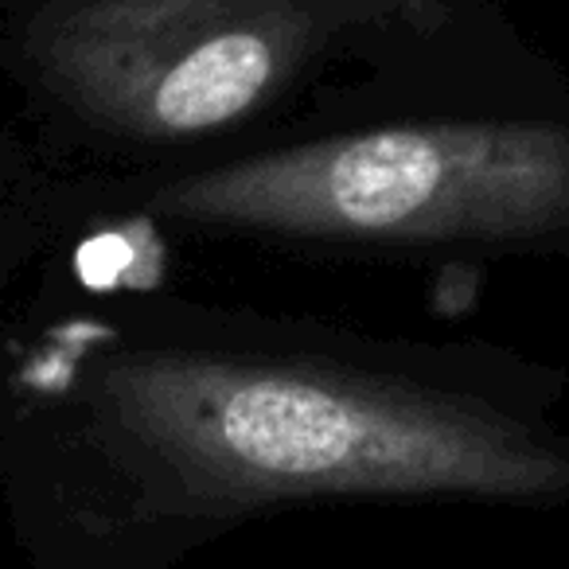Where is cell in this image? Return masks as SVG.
<instances>
[{
    "label": "cell",
    "mask_w": 569,
    "mask_h": 569,
    "mask_svg": "<svg viewBox=\"0 0 569 569\" xmlns=\"http://www.w3.org/2000/svg\"><path fill=\"white\" fill-rule=\"evenodd\" d=\"M82 457L87 480L28 522L36 569H176L312 499H569V445L488 398L207 351L106 359Z\"/></svg>",
    "instance_id": "1"
},
{
    "label": "cell",
    "mask_w": 569,
    "mask_h": 569,
    "mask_svg": "<svg viewBox=\"0 0 569 569\" xmlns=\"http://www.w3.org/2000/svg\"><path fill=\"white\" fill-rule=\"evenodd\" d=\"M176 222L348 242H538L569 230V129L426 121L273 149L164 183Z\"/></svg>",
    "instance_id": "2"
},
{
    "label": "cell",
    "mask_w": 569,
    "mask_h": 569,
    "mask_svg": "<svg viewBox=\"0 0 569 569\" xmlns=\"http://www.w3.org/2000/svg\"><path fill=\"white\" fill-rule=\"evenodd\" d=\"M317 28L305 0H74L36 28V63L102 126L196 137L258 110Z\"/></svg>",
    "instance_id": "3"
},
{
    "label": "cell",
    "mask_w": 569,
    "mask_h": 569,
    "mask_svg": "<svg viewBox=\"0 0 569 569\" xmlns=\"http://www.w3.org/2000/svg\"><path fill=\"white\" fill-rule=\"evenodd\" d=\"M305 4H336V9L363 12V17L402 24L413 32H437L449 24V4L445 0H305Z\"/></svg>",
    "instance_id": "4"
}]
</instances>
